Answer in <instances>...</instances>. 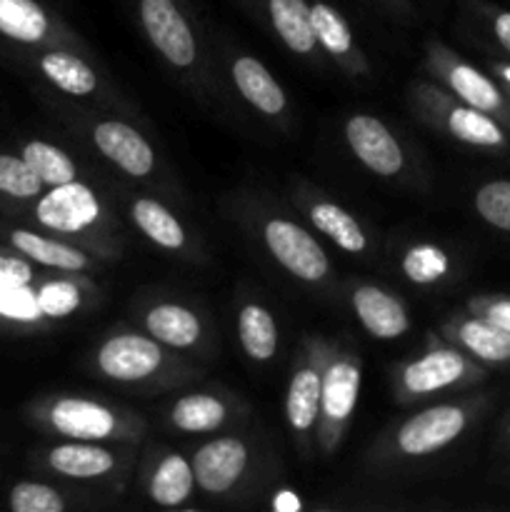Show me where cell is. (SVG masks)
<instances>
[{
    "instance_id": "obj_26",
    "label": "cell",
    "mask_w": 510,
    "mask_h": 512,
    "mask_svg": "<svg viewBox=\"0 0 510 512\" xmlns=\"http://www.w3.org/2000/svg\"><path fill=\"white\" fill-rule=\"evenodd\" d=\"M320 383L318 373L313 370H300L293 378L288 390V420L295 430H308L315 423V415L320 408Z\"/></svg>"
},
{
    "instance_id": "obj_22",
    "label": "cell",
    "mask_w": 510,
    "mask_h": 512,
    "mask_svg": "<svg viewBox=\"0 0 510 512\" xmlns=\"http://www.w3.org/2000/svg\"><path fill=\"white\" fill-rule=\"evenodd\" d=\"M40 68L50 83L70 95H88L95 90V73L80 58L68 53H48L40 60Z\"/></svg>"
},
{
    "instance_id": "obj_10",
    "label": "cell",
    "mask_w": 510,
    "mask_h": 512,
    "mask_svg": "<svg viewBox=\"0 0 510 512\" xmlns=\"http://www.w3.org/2000/svg\"><path fill=\"white\" fill-rule=\"evenodd\" d=\"M355 313H358L360 323L368 328L370 335L375 338H398L408 330V315H405L403 305L395 298H390L388 293H383L380 288H360L353 295Z\"/></svg>"
},
{
    "instance_id": "obj_15",
    "label": "cell",
    "mask_w": 510,
    "mask_h": 512,
    "mask_svg": "<svg viewBox=\"0 0 510 512\" xmlns=\"http://www.w3.org/2000/svg\"><path fill=\"white\" fill-rule=\"evenodd\" d=\"M145 323L155 340L173 348H188L200 335V320L180 305H158L150 310Z\"/></svg>"
},
{
    "instance_id": "obj_34",
    "label": "cell",
    "mask_w": 510,
    "mask_h": 512,
    "mask_svg": "<svg viewBox=\"0 0 510 512\" xmlns=\"http://www.w3.org/2000/svg\"><path fill=\"white\" fill-rule=\"evenodd\" d=\"M10 508L15 512H60L63 498L40 483H20L10 490Z\"/></svg>"
},
{
    "instance_id": "obj_11",
    "label": "cell",
    "mask_w": 510,
    "mask_h": 512,
    "mask_svg": "<svg viewBox=\"0 0 510 512\" xmlns=\"http://www.w3.org/2000/svg\"><path fill=\"white\" fill-rule=\"evenodd\" d=\"M233 80L245 95L248 103H253L260 113L278 115L285 108V93L273 75L265 70V65L255 58H238L233 65Z\"/></svg>"
},
{
    "instance_id": "obj_42",
    "label": "cell",
    "mask_w": 510,
    "mask_h": 512,
    "mask_svg": "<svg viewBox=\"0 0 510 512\" xmlns=\"http://www.w3.org/2000/svg\"><path fill=\"white\" fill-rule=\"evenodd\" d=\"M508 435H510V425H508Z\"/></svg>"
},
{
    "instance_id": "obj_21",
    "label": "cell",
    "mask_w": 510,
    "mask_h": 512,
    "mask_svg": "<svg viewBox=\"0 0 510 512\" xmlns=\"http://www.w3.org/2000/svg\"><path fill=\"white\" fill-rule=\"evenodd\" d=\"M448 128L455 138L480 148H500L505 145V133L488 113L478 108H455L448 115Z\"/></svg>"
},
{
    "instance_id": "obj_2",
    "label": "cell",
    "mask_w": 510,
    "mask_h": 512,
    "mask_svg": "<svg viewBox=\"0 0 510 512\" xmlns=\"http://www.w3.org/2000/svg\"><path fill=\"white\" fill-rule=\"evenodd\" d=\"M140 18L150 43L178 68L195 60V38L173 0H140Z\"/></svg>"
},
{
    "instance_id": "obj_1",
    "label": "cell",
    "mask_w": 510,
    "mask_h": 512,
    "mask_svg": "<svg viewBox=\"0 0 510 512\" xmlns=\"http://www.w3.org/2000/svg\"><path fill=\"white\" fill-rule=\"evenodd\" d=\"M265 243L275 260L288 268L295 278L315 283L328 273V258L323 248L300 225L288 223V220H270L265 225Z\"/></svg>"
},
{
    "instance_id": "obj_12",
    "label": "cell",
    "mask_w": 510,
    "mask_h": 512,
    "mask_svg": "<svg viewBox=\"0 0 510 512\" xmlns=\"http://www.w3.org/2000/svg\"><path fill=\"white\" fill-rule=\"evenodd\" d=\"M465 373V360L453 350H435L425 358L415 360L405 370V388L413 393H433L448 388Z\"/></svg>"
},
{
    "instance_id": "obj_40",
    "label": "cell",
    "mask_w": 510,
    "mask_h": 512,
    "mask_svg": "<svg viewBox=\"0 0 510 512\" xmlns=\"http://www.w3.org/2000/svg\"><path fill=\"white\" fill-rule=\"evenodd\" d=\"M273 508L278 512H298L300 510L298 495L290 493V490H283V493H278V498L273 500Z\"/></svg>"
},
{
    "instance_id": "obj_30",
    "label": "cell",
    "mask_w": 510,
    "mask_h": 512,
    "mask_svg": "<svg viewBox=\"0 0 510 512\" xmlns=\"http://www.w3.org/2000/svg\"><path fill=\"white\" fill-rule=\"evenodd\" d=\"M310 20H313V33L330 53H348L353 45V35H350L348 23L340 18L335 8L328 3L310 5Z\"/></svg>"
},
{
    "instance_id": "obj_35",
    "label": "cell",
    "mask_w": 510,
    "mask_h": 512,
    "mask_svg": "<svg viewBox=\"0 0 510 512\" xmlns=\"http://www.w3.org/2000/svg\"><path fill=\"white\" fill-rule=\"evenodd\" d=\"M35 295H38L40 313L48 315V318H65L80 305V290L73 283H65V280L43 285Z\"/></svg>"
},
{
    "instance_id": "obj_27",
    "label": "cell",
    "mask_w": 510,
    "mask_h": 512,
    "mask_svg": "<svg viewBox=\"0 0 510 512\" xmlns=\"http://www.w3.org/2000/svg\"><path fill=\"white\" fill-rule=\"evenodd\" d=\"M310 218H313L315 228L323 230L328 238H333L348 253H360L365 248V233L360 230V225L345 213L343 208L333 203H320L310 210Z\"/></svg>"
},
{
    "instance_id": "obj_23",
    "label": "cell",
    "mask_w": 510,
    "mask_h": 512,
    "mask_svg": "<svg viewBox=\"0 0 510 512\" xmlns=\"http://www.w3.org/2000/svg\"><path fill=\"white\" fill-rule=\"evenodd\" d=\"M240 343L253 360L273 358L278 333H275V323L268 310L260 308V305L243 308V313H240Z\"/></svg>"
},
{
    "instance_id": "obj_6",
    "label": "cell",
    "mask_w": 510,
    "mask_h": 512,
    "mask_svg": "<svg viewBox=\"0 0 510 512\" xmlns=\"http://www.w3.org/2000/svg\"><path fill=\"white\" fill-rule=\"evenodd\" d=\"M160 360H163V353L158 345L140 335H118L108 340L98 355L100 370L108 378L125 380V383L148 378L158 370Z\"/></svg>"
},
{
    "instance_id": "obj_18",
    "label": "cell",
    "mask_w": 510,
    "mask_h": 512,
    "mask_svg": "<svg viewBox=\"0 0 510 512\" xmlns=\"http://www.w3.org/2000/svg\"><path fill=\"white\" fill-rule=\"evenodd\" d=\"M193 468L185 463L180 455H168L155 470L153 483H150V498L165 508H175L183 503L193 490Z\"/></svg>"
},
{
    "instance_id": "obj_17",
    "label": "cell",
    "mask_w": 510,
    "mask_h": 512,
    "mask_svg": "<svg viewBox=\"0 0 510 512\" xmlns=\"http://www.w3.org/2000/svg\"><path fill=\"white\" fill-rule=\"evenodd\" d=\"M50 468L68 478H98L113 468V455L90 445H60L50 453Z\"/></svg>"
},
{
    "instance_id": "obj_13",
    "label": "cell",
    "mask_w": 510,
    "mask_h": 512,
    "mask_svg": "<svg viewBox=\"0 0 510 512\" xmlns=\"http://www.w3.org/2000/svg\"><path fill=\"white\" fill-rule=\"evenodd\" d=\"M270 20L280 38L285 40L295 53H310L315 48L313 20H310V5L305 0H268Z\"/></svg>"
},
{
    "instance_id": "obj_38",
    "label": "cell",
    "mask_w": 510,
    "mask_h": 512,
    "mask_svg": "<svg viewBox=\"0 0 510 512\" xmlns=\"http://www.w3.org/2000/svg\"><path fill=\"white\" fill-rule=\"evenodd\" d=\"M493 33L498 38V43L510 53V10H495Z\"/></svg>"
},
{
    "instance_id": "obj_31",
    "label": "cell",
    "mask_w": 510,
    "mask_h": 512,
    "mask_svg": "<svg viewBox=\"0 0 510 512\" xmlns=\"http://www.w3.org/2000/svg\"><path fill=\"white\" fill-rule=\"evenodd\" d=\"M475 210L493 228L510 233V180H493L475 193Z\"/></svg>"
},
{
    "instance_id": "obj_39",
    "label": "cell",
    "mask_w": 510,
    "mask_h": 512,
    "mask_svg": "<svg viewBox=\"0 0 510 512\" xmlns=\"http://www.w3.org/2000/svg\"><path fill=\"white\" fill-rule=\"evenodd\" d=\"M485 318L493 320L495 325H500V328H505L510 333V300H498V303L490 305Z\"/></svg>"
},
{
    "instance_id": "obj_33",
    "label": "cell",
    "mask_w": 510,
    "mask_h": 512,
    "mask_svg": "<svg viewBox=\"0 0 510 512\" xmlns=\"http://www.w3.org/2000/svg\"><path fill=\"white\" fill-rule=\"evenodd\" d=\"M403 270L413 283H435V280L448 273V255L435 248V245H418V248L405 255Z\"/></svg>"
},
{
    "instance_id": "obj_20",
    "label": "cell",
    "mask_w": 510,
    "mask_h": 512,
    "mask_svg": "<svg viewBox=\"0 0 510 512\" xmlns=\"http://www.w3.org/2000/svg\"><path fill=\"white\" fill-rule=\"evenodd\" d=\"M10 240H13V245L20 253L30 255V258L38 260V263L50 265V268L80 270L88 263L80 250L68 248V245L63 243H55V240L40 238V235L30 233V230H15V233L10 235Z\"/></svg>"
},
{
    "instance_id": "obj_4",
    "label": "cell",
    "mask_w": 510,
    "mask_h": 512,
    "mask_svg": "<svg viewBox=\"0 0 510 512\" xmlns=\"http://www.w3.org/2000/svg\"><path fill=\"white\" fill-rule=\"evenodd\" d=\"M465 428V413L455 405H438L413 415L400 428L398 445L405 455H428L453 443Z\"/></svg>"
},
{
    "instance_id": "obj_3",
    "label": "cell",
    "mask_w": 510,
    "mask_h": 512,
    "mask_svg": "<svg viewBox=\"0 0 510 512\" xmlns=\"http://www.w3.org/2000/svg\"><path fill=\"white\" fill-rule=\"evenodd\" d=\"M35 213L45 228L60 230V233H78L95 223V218L100 215V205L90 188H85L78 180H70V183L55 185L45 198H40Z\"/></svg>"
},
{
    "instance_id": "obj_5",
    "label": "cell",
    "mask_w": 510,
    "mask_h": 512,
    "mask_svg": "<svg viewBox=\"0 0 510 512\" xmlns=\"http://www.w3.org/2000/svg\"><path fill=\"white\" fill-rule=\"evenodd\" d=\"M353 153L378 175H395L403 168V153L383 123L373 115H355L345 125Z\"/></svg>"
},
{
    "instance_id": "obj_16",
    "label": "cell",
    "mask_w": 510,
    "mask_h": 512,
    "mask_svg": "<svg viewBox=\"0 0 510 512\" xmlns=\"http://www.w3.org/2000/svg\"><path fill=\"white\" fill-rule=\"evenodd\" d=\"M360 388V370L353 363H335L323 380V403L325 415L330 420H345L355 408Z\"/></svg>"
},
{
    "instance_id": "obj_14",
    "label": "cell",
    "mask_w": 510,
    "mask_h": 512,
    "mask_svg": "<svg viewBox=\"0 0 510 512\" xmlns=\"http://www.w3.org/2000/svg\"><path fill=\"white\" fill-rule=\"evenodd\" d=\"M48 28V15L35 0H0V33L8 38L38 43L45 38Z\"/></svg>"
},
{
    "instance_id": "obj_41",
    "label": "cell",
    "mask_w": 510,
    "mask_h": 512,
    "mask_svg": "<svg viewBox=\"0 0 510 512\" xmlns=\"http://www.w3.org/2000/svg\"><path fill=\"white\" fill-rule=\"evenodd\" d=\"M503 78L510 83V65H508V68H503Z\"/></svg>"
},
{
    "instance_id": "obj_29",
    "label": "cell",
    "mask_w": 510,
    "mask_h": 512,
    "mask_svg": "<svg viewBox=\"0 0 510 512\" xmlns=\"http://www.w3.org/2000/svg\"><path fill=\"white\" fill-rule=\"evenodd\" d=\"M23 160L38 173V178L48 185H63L75 180V165L60 148L48 143H28L23 150Z\"/></svg>"
},
{
    "instance_id": "obj_24",
    "label": "cell",
    "mask_w": 510,
    "mask_h": 512,
    "mask_svg": "<svg viewBox=\"0 0 510 512\" xmlns=\"http://www.w3.org/2000/svg\"><path fill=\"white\" fill-rule=\"evenodd\" d=\"M450 85L470 108H478L483 113H495V110L503 108V95L495 88L493 80L485 78L480 70L470 68V65H455L450 70Z\"/></svg>"
},
{
    "instance_id": "obj_37",
    "label": "cell",
    "mask_w": 510,
    "mask_h": 512,
    "mask_svg": "<svg viewBox=\"0 0 510 512\" xmlns=\"http://www.w3.org/2000/svg\"><path fill=\"white\" fill-rule=\"evenodd\" d=\"M30 278H33V270L28 263L0 255V285H28Z\"/></svg>"
},
{
    "instance_id": "obj_25",
    "label": "cell",
    "mask_w": 510,
    "mask_h": 512,
    "mask_svg": "<svg viewBox=\"0 0 510 512\" xmlns=\"http://www.w3.org/2000/svg\"><path fill=\"white\" fill-rule=\"evenodd\" d=\"M173 425L185 433L215 430L225 420V405L213 395H188L173 408Z\"/></svg>"
},
{
    "instance_id": "obj_9",
    "label": "cell",
    "mask_w": 510,
    "mask_h": 512,
    "mask_svg": "<svg viewBox=\"0 0 510 512\" xmlns=\"http://www.w3.org/2000/svg\"><path fill=\"white\" fill-rule=\"evenodd\" d=\"M50 420L58 433L75 440H100L115 430V418L108 408L80 398H65L55 403Z\"/></svg>"
},
{
    "instance_id": "obj_36",
    "label": "cell",
    "mask_w": 510,
    "mask_h": 512,
    "mask_svg": "<svg viewBox=\"0 0 510 512\" xmlns=\"http://www.w3.org/2000/svg\"><path fill=\"white\" fill-rule=\"evenodd\" d=\"M0 315L13 320L40 318L38 295L28 285H0Z\"/></svg>"
},
{
    "instance_id": "obj_32",
    "label": "cell",
    "mask_w": 510,
    "mask_h": 512,
    "mask_svg": "<svg viewBox=\"0 0 510 512\" xmlns=\"http://www.w3.org/2000/svg\"><path fill=\"white\" fill-rule=\"evenodd\" d=\"M40 185L43 180L23 158L0 155V193H8L13 198H33L40 193Z\"/></svg>"
},
{
    "instance_id": "obj_8",
    "label": "cell",
    "mask_w": 510,
    "mask_h": 512,
    "mask_svg": "<svg viewBox=\"0 0 510 512\" xmlns=\"http://www.w3.org/2000/svg\"><path fill=\"white\" fill-rule=\"evenodd\" d=\"M95 145H98L105 158L113 160L115 165H120L133 178H143L153 170V150L145 143L143 135L130 128V125L118 123V120L100 123L95 128Z\"/></svg>"
},
{
    "instance_id": "obj_19",
    "label": "cell",
    "mask_w": 510,
    "mask_h": 512,
    "mask_svg": "<svg viewBox=\"0 0 510 512\" xmlns=\"http://www.w3.org/2000/svg\"><path fill=\"white\" fill-rule=\"evenodd\" d=\"M460 340L473 355L485 363H508L510 360V333L493 320H468L460 328Z\"/></svg>"
},
{
    "instance_id": "obj_28",
    "label": "cell",
    "mask_w": 510,
    "mask_h": 512,
    "mask_svg": "<svg viewBox=\"0 0 510 512\" xmlns=\"http://www.w3.org/2000/svg\"><path fill=\"white\" fill-rule=\"evenodd\" d=\"M133 218L138 228L163 248H180L185 243V233L178 220L155 200H138L133 205Z\"/></svg>"
},
{
    "instance_id": "obj_7",
    "label": "cell",
    "mask_w": 510,
    "mask_h": 512,
    "mask_svg": "<svg viewBox=\"0 0 510 512\" xmlns=\"http://www.w3.org/2000/svg\"><path fill=\"white\" fill-rule=\"evenodd\" d=\"M245 463H248V450L240 440L218 438L195 453L193 475L200 488L208 493H225L240 478Z\"/></svg>"
}]
</instances>
